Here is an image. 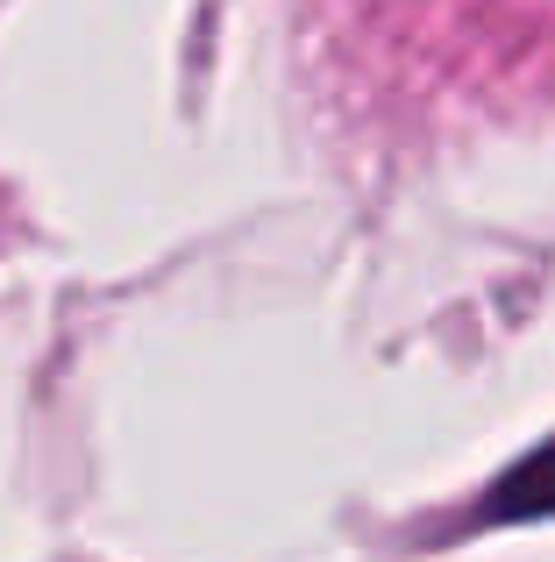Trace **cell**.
I'll list each match as a JSON object with an SVG mask.
<instances>
[{
	"label": "cell",
	"mask_w": 555,
	"mask_h": 562,
	"mask_svg": "<svg viewBox=\"0 0 555 562\" xmlns=\"http://www.w3.org/2000/svg\"><path fill=\"white\" fill-rule=\"evenodd\" d=\"M499 513L506 520H528V513H555V441L542 456H528V463L506 477V492H499Z\"/></svg>",
	"instance_id": "1"
}]
</instances>
